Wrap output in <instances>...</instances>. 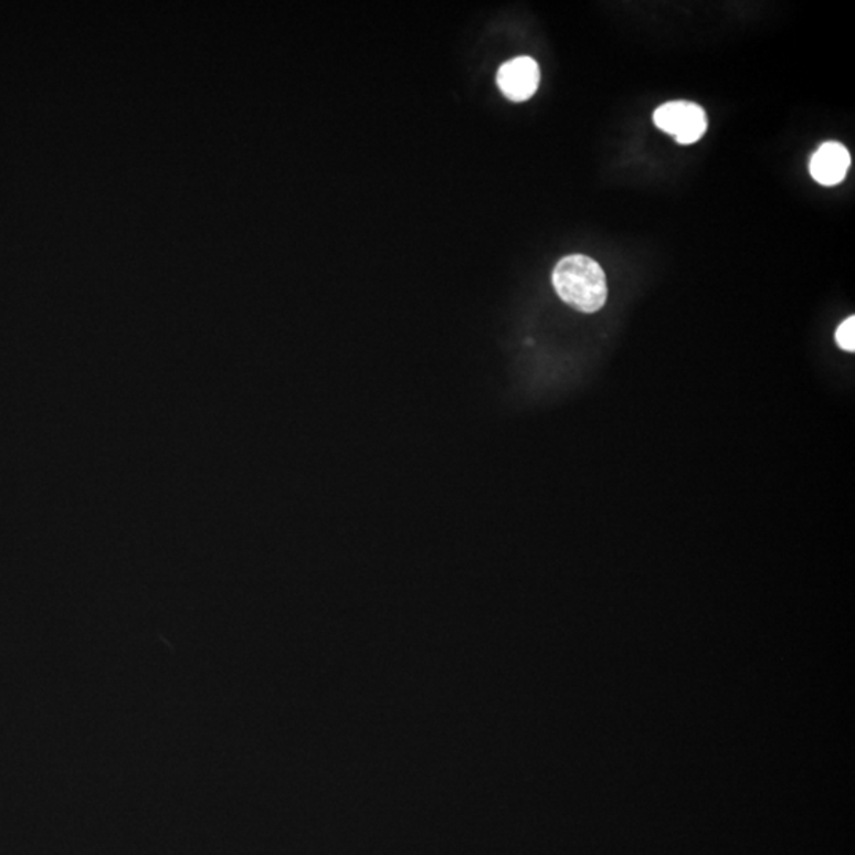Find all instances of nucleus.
<instances>
[{
  "mask_svg": "<svg viewBox=\"0 0 855 855\" xmlns=\"http://www.w3.org/2000/svg\"><path fill=\"white\" fill-rule=\"evenodd\" d=\"M836 345L842 347L846 352H854L855 350V317H847L846 320L840 325L838 330L835 332Z\"/></svg>",
  "mask_w": 855,
  "mask_h": 855,
  "instance_id": "39448f33",
  "label": "nucleus"
},
{
  "mask_svg": "<svg viewBox=\"0 0 855 855\" xmlns=\"http://www.w3.org/2000/svg\"><path fill=\"white\" fill-rule=\"evenodd\" d=\"M654 124L665 134L674 135L679 145H694L708 129L705 109L693 102L675 101L661 105L654 112Z\"/></svg>",
  "mask_w": 855,
  "mask_h": 855,
  "instance_id": "f03ea898",
  "label": "nucleus"
},
{
  "mask_svg": "<svg viewBox=\"0 0 855 855\" xmlns=\"http://www.w3.org/2000/svg\"><path fill=\"white\" fill-rule=\"evenodd\" d=\"M551 279L558 297L570 308L587 314L604 308L609 294L606 277L602 266L593 258L580 254L561 258Z\"/></svg>",
  "mask_w": 855,
  "mask_h": 855,
  "instance_id": "f257e3e1",
  "label": "nucleus"
},
{
  "mask_svg": "<svg viewBox=\"0 0 855 855\" xmlns=\"http://www.w3.org/2000/svg\"><path fill=\"white\" fill-rule=\"evenodd\" d=\"M500 93L511 102H525L536 94L540 83L539 64L532 57H515L500 65L498 72Z\"/></svg>",
  "mask_w": 855,
  "mask_h": 855,
  "instance_id": "7ed1b4c3",
  "label": "nucleus"
},
{
  "mask_svg": "<svg viewBox=\"0 0 855 855\" xmlns=\"http://www.w3.org/2000/svg\"><path fill=\"white\" fill-rule=\"evenodd\" d=\"M851 155L842 142H824L811 157L810 173L822 186H836L846 178Z\"/></svg>",
  "mask_w": 855,
  "mask_h": 855,
  "instance_id": "20e7f679",
  "label": "nucleus"
}]
</instances>
